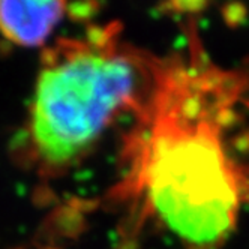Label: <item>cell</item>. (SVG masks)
<instances>
[{"label": "cell", "instance_id": "6da1fadb", "mask_svg": "<svg viewBox=\"0 0 249 249\" xmlns=\"http://www.w3.org/2000/svg\"><path fill=\"white\" fill-rule=\"evenodd\" d=\"M246 98V74L201 59L158 65L113 195L138 225L182 249H216L228 239L249 197L230 140Z\"/></svg>", "mask_w": 249, "mask_h": 249}, {"label": "cell", "instance_id": "7a4b0ae2", "mask_svg": "<svg viewBox=\"0 0 249 249\" xmlns=\"http://www.w3.org/2000/svg\"><path fill=\"white\" fill-rule=\"evenodd\" d=\"M158 62L99 36L57 45L44 57L26 126V150L42 176L66 174L114 124L143 110Z\"/></svg>", "mask_w": 249, "mask_h": 249}, {"label": "cell", "instance_id": "3957f363", "mask_svg": "<svg viewBox=\"0 0 249 249\" xmlns=\"http://www.w3.org/2000/svg\"><path fill=\"white\" fill-rule=\"evenodd\" d=\"M68 0H0V33L18 47L42 45L62 21Z\"/></svg>", "mask_w": 249, "mask_h": 249}]
</instances>
